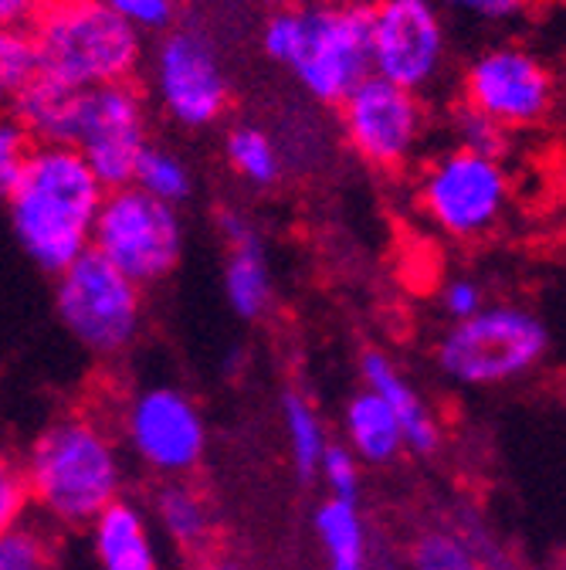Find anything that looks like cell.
Segmentation results:
<instances>
[{
    "label": "cell",
    "mask_w": 566,
    "mask_h": 570,
    "mask_svg": "<svg viewBox=\"0 0 566 570\" xmlns=\"http://www.w3.org/2000/svg\"><path fill=\"white\" fill-rule=\"evenodd\" d=\"M31 510L51 527L86 530L126 492V459L92 411H64L31 439L21 459Z\"/></svg>",
    "instance_id": "1"
},
{
    "label": "cell",
    "mask_w": 566,
    "mask_h": 570,
    "mask_svg": "<svg viewBox=\"0 0 566 570\" xmlns=\"http://www.w3.org/2000/svg\"><path fill=\"white\" fill-rule=\"evenodd\" d=\"M106 187L76 147L34 142L8 194L11 232L21 252L48 275H58L92 248Z\"/></svg>",
    "instance_id": "2"
},
{
    "label": "cell",
    "mask_w": 566,
    "mask_h": 570,
    "mask_svg": "<svg viewBox=\"0 0 566 570\" xmlns=\"http://www.w3.org/2000/svg\"><path fill=\"white\" fill-rule=\"evenodd\" d=\"M261 51L312 102L339 106L370 76V4L278 8L261 24Z\"/></svg>",
    "instance_id": "3"
},
{
    "label": "cell",
    "mask_w": 566,
    "mask_h": 570,
    "mask_svg": "<svg viewBox=\"0 0 566 570\" xmlns=\"http://www.w3.org/2000/svg\"><path fill=\"white\" fill-rule=\"evenodd\" d=\"M28 31L41 76L68 89L136 82L147 61V38L116 18L106 0H38Z\"/></svg>",
    "instance_id": "4"
},
{
    "label": "cell",
    "mask_w": 566,
    "mask_h": 570,
    "mask_svg": "<svg viewBox=\"0 0 566 570\" xmlns=\"http://www.w3.org/2000/svg\"><path fill=\"white\" fill-rule=\"evenodd\" d=\"M549 326L526 306L491 303L438 336V371L458 387H503L533 374L549 353Z\"/></svg>",
    "instance_id": "5"
},
{
    "label": "cell",
    "mask_w": 566,
    "mask_h": 570,
    "mask_svg": "<svg viewBox=\"0 0 566 570\" xmlns=\"http://www.w3.org/2000/svg\"><path fill=\"white\" fill-rule=\"evenodd\" d=\"M143 289L99 252L79 255L54 275V316L96 361H116L143 333Z\"/></svg>",
    "instance_id": "6"
},
{
    "label": "cell",
    "mask_w": 566,
    "mask_h": 570,
    "mask_svg": "<svg viewBox=\"0 0 566 570\" xmlns=\"http://www.w3.org/2000/svg\"><path fill=\"white\" fill-rule=\"evenodd\" d=\"M513 200V180L495 154L448 147L417 174V207L441 235L478 242L499 228Z\"/></svg>",
    "instance_id": "7"
},
{
    "label": "cell",
    "mask_w": 566,
    "mask_h": 570,
    "mask_svg": "<svg viewBox=\"0 0 566 570\" xmlns=\"http://www.w3.org/2000/svg\"><path fill=\"white\" fill-rule=\"evenodd\" d=\"M92 252H99L139 289L170 278L183 255L180 207L163 204L132 184L106 190L92 232Z\"/></svg>",
    "instance_id": "8"
},
{
    "label": "cell",
    "mask_w": 566,
    "mask_h": 570,
    "mask_svg": "<svg viewBox=\"0 0 566 570\" xmlns=\"http://www.w3.org/2000/svg\"><path fill=\"white\" fill-rule=\"evenodd\" d=\"M150 92L157 109L180 129H207L225 119L231 109V79L207 28L187 21L157 38Z\"/></svg>",
    "instance_id": "9"
},
{
    "label": "cell",
    "mask_w": 566,
    "mask_h": 570,
    "mask_svg": "<svg viewBox=\"0 0 566 570\" xmlns=\"http://www.w3.org/2000/svg\"><path fill=\"white\" fill-rule=\"evenodd\" d=\"M129 455L157 479H187L207 455V421L200 404L173 384L136 387L119 411Z\"/></svg>",
    "instance_id": "10"
},
{
    "label": "cell",
    "mask_w": 566,
    "mask_h": 570,
    "mask_svg": "<svg viewBox=\"0 0 566 570\" xmlns=\"http://www.w3.org/2000/svg\"><path fill=\"white\" fill-rule=\"evenodd\" d=\"M451 41L438 0H374L370 4V76L431 92L448 68Z\"/></svg>",
    "instance_id": "11"
},
{
    "label": "cell",
    "mask_w": 566,
    "mask_h": 570,
    "mask_svg": "<svg viewBox=\"0 0 566 570\" xmlns=\"http://www.w3.org/2000/svg\"><path fill=\"white\" fill-rule=\"evenodd\" d=\"M150 142V106L136 82L92 86L76 92L72 139L106 190L129 187L139 154Z\"/></svg>",
    "instance_id": "12"
},
{
    "label": "cell",
    "mask_w": 566,
    "mask_h": 570,
    "mask_svg": "<svg viewBox=\"0 0 566 570\" xmlns=\"http://www.w3.org/2000/svg\"><path fill=\"white\" fill-rule=\"evenodd\" d=\"M336 109L349 150L377 170L414 164L431 129L424 96L397 89L377 76H367Z\"/></svg>",
    "instance_id": "13"
},
{
    "label": "cell",
    "mask_w": 566,
    "mask_h": 570,
    "mask_svg": "<svg viewBox=\"0 0 566 570\" xmlns=\"http://www.w3.org/2000/svg\"><path fill=\"white\" fill-rule=\"evenodd\" d=\"M461 102L506 132L526 129L546 119L553 106V76L533 51L519 45H495L468 61L461 76Z\"/></svg>",
    "instance_id": "14"
},
{
    "label": "cell",
    "mask_w": 566,
    "mask_h": 570,
    "mask_svg": "<svg viewBox=\"0 0 566 570\" xmlns=\"http://www.w3.org/2000/svg\"><path fill=\"white\" fill-rule=\"evenodd\" d=\"M218 232L228 245V258H225L228 309L245 323H258L261 316H268L275 303V278H271L265 242L241 210H221Z\"/></svg>",
    "instance_id": "15"
},
{
    "label": "cell",
    "mask_w": 566,
    "mask_h": 570,
    "mask_svg": "<svg viewBox=\"0 0 566 570\" xmlns=\"http://www.w3.org/2000/svg\"><path fill=\"white\" fill-rule=\"evenodd\" d=\"M86 530L96 570H163L153 520L136 499H116Z\"/></svg>",
    "instance_id": "16"
},
{
    "label": "cell",
    "mask_w": 566,
    "mask_h": 570,
    "mask_svg": "<svg viewBox=\"0 0 566 570\" xmlns=\"http://www.w3.org/2000/svg\"><path fill=\"white\" fill-rule=\"evenodd\" d=\"M360 377H364V387L374 391L394 411L400 432H404V449L414 452L417 459L438 455V449L445 442L441 424L431 414L428 401L420 397V391L407 381V374L390 361V356L380 350H367L360 356Z\"/></svg>",
    "instance_id": "17"
},
{
    "label": "cell",
    "mask_w": 566,
    "mask_h": 570,
    "mask_svg": "<svg viewBox=\"0 0 566 570\" xmlns=\"http://www.w3.org/2000/svg\"><path fill=\"white\" fill-rule=\"evenodd\" d=\"M147 513L160 527V533L187 557H207L215 547V510L187 479H163L150 495Z\"/></svg>",
    "instance_id": "18"
},
{
    "label": "cell",
    "mask_w": 566,
    "mask_h": 570,
    "mask_svg": "<svg viewBox=\"0 0 566 570\" xmlns=\"http://www.w3.org/2000/svg\"><path fill=\"white\" fill-rule=\"evenodd\" d=\"M312 533L326 570H374V543L360 503L326 495L312 513Z\"/></svg>",
    "instance_id": "19"
},
{
    "label": "cell",
    "mask_w": 566,
    "mask_h": 570,
    "mask_svg": "<svg viewBox=\"0 0 566 570\" xmlns=\"http://www.w3.org/2000/svg\"><path fill=\"white\" fill-rule=\"evenodd\" d=\"M342 435H346L342 445L357 455L360 465H390L407 452L404 432H400L394 411L367 387L346 401Z\"/></svg>",
    "instance_id": "20"
},
{
    "label": "cell",
    "mask_w": 566,
    "mask_h": 570,
    "mask_svg": "<svg viewBox=\"0 0 566 570\" xmlns=\"http://www.w3.org/2000/svg\"><path fill=\"white\" fill-rule=\"evenodd\" d=\"M281 432H286L289 462L299 482H312L319 472V462L329 449V435L322 414L316 411L312 397L299 387H289L281 394Z\"/></svg>",
    "instance_id": "21"
},
{
    "label": "cell",
    "mask_w": 566,
    "mask_h": 570,
    "mask_svg": "<svg viewBox=\"0 0 566 570\" xmlns=\"http://www.w3.org/2000/svg\"><path fill=\"white\" fill-rule=\"evenodd\" d=\"M225 160L251 187H275L286 174V154H281L278 139L255 126V122H235L225 132Z\"/></svg>",
    "instance_id": "22"
},
{
    "label": "cell",
    "mask_w": 566,
    "mask_h": 570,
    "mask_svg": "<svg viewBox=\"0 0 566 570\" xmlns=\"http://www.w3.org/2000/svg\"><path fill=\"white\" fill-rule=\"evenodd\" d=\"M407 570H491L471 540L455 527H428L410 540Z\"/></svg>",
    "instance_id": "23"
},
{
    "label": "cell",
    "mask_w": 566,
    "mask_h": 570,
    "mask_svg": "<svg viewBox=\"0 0 566 570\" xmlns=\"http://www.w3.org/2000/svg\"><path fill=\"white\" fill-rule=\"evenodd\" d=\"M132 187H139L163 204L180 207L183 200L193 197V174L180 154H173L170 147L147 142V150L139 154L136 170H132Z\"/></svg>",
    "instance_id": "24"
},
{
    "label": "cell",
    "mask_w": 566,
    "mask_h": 570,
    "mask_svg": "<svg viewBox=\"0 0 566 570\" xmlns=\"http://www.w3.org/2000/svg\"><path fill=\"white\" fill-rule=\"evenodd\" d=\"M41 76L38 45L28 28H0V112H11L18 96Z\"/></svg>",
    "instance_id": "25"
},
{
    "label": "cell",
    "mask_w": 566,
    "mask_h": 570,
    "mask_svg": "<svg viewBox=\"0 0 566 570\" xmlns=\"http://www.w3.org/2000/svg\"><path fill=\"white\" fill-rule=\"evenodd\" d=\"M0 570H54V540L41 523L24 520L0 537Z\"/></svg>",
    "instance_id": "26"
},
{
    "label": "cell",
    "mask_w": 566,
    "mask_h": 570,
    "mask_svg": "<svg viewBox=\"0 0 566 570\" xmlns=\"http://www.w3.org/2000/svg\"><path fill=\"white\" fill-rule=\"evenodd\" d=\"M316 479L326 485V495L332 499H352V503H360V485H364V465L357 462L342 442H329L322 462H319V472Z\"/></svg>",
    "instance_id": "27"
},
{
    "label": "cell",
    "mask_w": 566,
    "mask_h": 570,
    "mask_svg": "<svg viewBox=\"0 0 566 570\" xmlns=\"http://www.w3.org/2000/svg\"><path fill=\"white\" fill-rule=\"evenodd\" d=\"M34 150L31 132L14 112H0V197H8L24 174V164Z\"/></svg>",
    "instance_id": "28"
},
{
    "label": "cell",
    "mask_w": 566,
    "mask_h": 570,
    "mask_svg": "<svg viewBox=\"0 0 566 570\" xmlns=\"http://www.w3.org/2000/svg\"><path fill=\"white\" fill-rule=\"evenodd\" d=\"M31 510V492L21 469V459L11 452H0V537L21 527Z\"/></svg>",
    "instance_id": "29"
},
{
    "label": "cell",
    "mask_w": 566,
    "mask_h": 570,
    "mask_svg": "<svg viewBox=\"0 0 566 570\" xmlns=\"http://www.w3.org/2000/svg\"><path fill=\"white\" fill-rule=\"evenodd\" d=\"M109 11L116 18H122L132 31L139 35H167L177 18H180V4L177 0H106Z\"/></svg>",
    "instance_id": "30"
},
{
    "label": "cell",
    "mask_w": 566,
    "mask_h": 570,
    "mask_svg": "<svg viewBox=\"0 0 566 570\" xmlns=\"http://www.w3.org/2000/svg\"><path fill=\"white\" fill-rule=\"evenodd\" d=\"M451 136H455V147L478 150V154H495V157H499L503 147H506V129H499L491 119L478 116L465 102L451 112Z\"/></svg>",
    "instance_id": "31"
},
{
    "label": "cell",
    "mask_w": 566,
    "mask_h": 570,
    "mask_svg": "<svg viewBox=\"0 0 566 570\" xmlns=\"http://www.w3.org/2000/svg\"><path fill=\"white\" fill-rule=\"evenodd\" d=\"M445 4L455 11V14H461V18H468L471 24H513V21H519L536 0H445Z\"/></svg>",
    "instance_id": "32"
},
{
    "label": "cell",
    "mask_w": 566,
    "mask_h": 570,
    "mask_svg": "<svg viewBox=\"0 0 566 570\" xmlns=\"http://www.w3.org/2000/svg\"><path fill=\"white\" fill-rule=\"evenodd\" d=\"M438 303H441V313L448 316V323H461L468 316H475L485 303V289L481 282L471 278V275H455L441 285L438 293Z\"/></svg>",
    "instance_id": "33"
},
{
    "label": "cell",
    "mask_w": 566,
    "mask_h": 570,
    "mask_svg": "<svg viewBox=\"0 0 566 570\" xmlns=\"http://www.w3.org/2000/svg\"><path fill=\"white\" fill-rule=\"evenodd\" d=\"M38 0H0V28H28Z\"/></svg>",
    "instance_id": "34"
},
{
    "label": "cell",
    "mask_w": 566,
    "mask_h": 570,
    "mask_svg": "<svg viewBox=\"0 0 566 570\" xmlns=\"http://www.w3.org/2000/svg\"><path fill=\"white\" fill-rule=\"evenodd\" d=\"M200 570H248V563L231 553H207L200 560Z\"/></svg>",
    "instance_id": "35"
}]
</instances>
